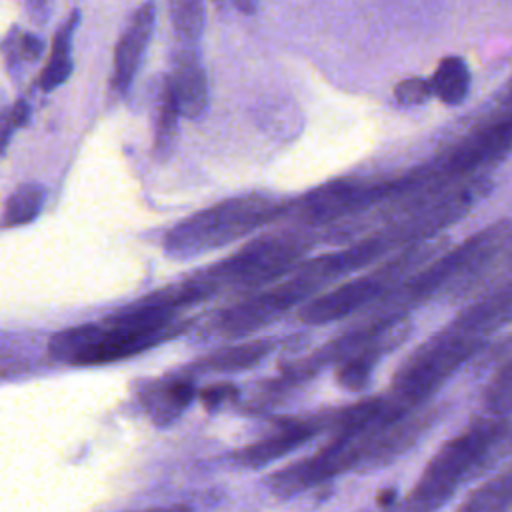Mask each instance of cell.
<instances>
[{
    "mask_svg": "<svg viewBox=\"0 0 512 512\" xmlns=\"http://www.w3.org/2000/svg\"><path fill=\"white\" fill-rule=\"evenodd\" d=\"M272 342L270 340H250V342H242L236 346H228L222 350H216L204 358H200L194 368L196 370H246L256 366L258 362H262L268 352L272 350Z\"/></svg>",
    "mask_w": 512,
    "mask_h": 512,
    "instance_id": "14",
    "label": "cell"
},
{
    "mask_svg": "<svg viewBox=\"0 0 512 512\" xmlns=\"http://www.w3.org/2000/svg\"><path fill=\"white\" fill-rule=\"evenodd\" d=\"M292 208L294 202L260 192L222 200L172 226L164 252L172 260L198 258L284 218Z\"/></svg>",
    "mask_w": 512,
    "mask_h": 512,
    "instance_id": "2",
    "label": "cell"
},
{
    "mask_svg": "<svg viewBox=\"0 0 512 512\" xmlns=\"http://www.w3.org/2000/svg\"><path fill=\"white\" fill-rule=\"evenodd\" d=\"M156 24V2L146 0L142 2L130 22L126 24L124 32L120 34L116 48H114V68H112V88L118 94H128L144 52L154 34Z\"/></svg>",
    "mask_w": 512,
    "mask_h": 512,
    "instance_id": "7",
    "label": "cell"
},
{
    "mask_svg": "<svg viewBox=\"0 0 512 512\" xmlns=\"http://www.w3.org/2000/svg\"><path fill=\"white\" fill-rule=\"evenodd\" d=\"M328 258V254H320L310 260H302L286 280L216 314L214 328L222 336H244L270 324L292 306L312 300L320 288L338 278Z\"/></svg>",
    "mask_w": 512,
    "mask_h": 512,
    "instance_id": "5",
    "label": "cell"
},
{
    "mask_svg": "<svg viewBox=\"0 0 512 512\" xmlns=\"http://www.w3.org/2000/svg\"><path fill=\"white\" fill-rule=\"evenodd\" d=\"M176 94L180 114L188 120H200L208 110V78L200 56V44L176 42L166 74Z\"/></svg>",
    "mask_w": 512,
    "mask_h": 512,
    "instance_id": "8",
    "label": "cell"
},
{
    "mask_svg": "<svg viewBox=\"0 0 512 512\" xmlns=\"http://www.w3.org/2000/svg\"><path fill=\"white\" fill-rule=\"evenodd\" d=\"M456 512H512V462L506 470L476 486Z\"/></svg>",
    "mask_w": 512,
    "mask_h": 512,
    "instance_id": "12",
    "label": "cell"
},
{
    "mask_svg": "<svg viewBox=\"0 0 512 512\" xmlns=\"http://www.w3.org/2000/svg\"><path fill=\"white\" fill-rule=\"evenodd\" d=\"M512 450V418L484 416L450 438L428 462L396 512H436L466 480L480 476Z\"/></svg>",
    "mask_w": 512,
    "mask_h": 512,
    "instance_id": "1",
    "label": "cell"
},
{
    "mask_svg": "<svg viewBox=\"0 0 512 512\" xmlns=\"http://www.w3.org/2000/svg\"><path fill=\"white\" fill-rule=\"evenodd\" d=\"M46 200V188L40 182H24L18 188H14L6 202L2 212V228H20L30 222H34Z\"/></svg>",
    "mask_w": 512,
    "mask_h": 512,
    "instance_id": "16",
    "label": "cell"
},
{
    "mask_svg": "<svg viewBox=\"0 0 512 512\" xmlns=\"http://www.w3.org/2000/svg\"><path fill=\"white\" fill-rule=\"evenodd\" d=\"M80 10H72L70 16L60 24V28L54 34L52 46H50V56L46 66L42 68L40 76H38V86L44 92H52L56 90L60 84H64L74 68L72 62V38L74 32L80 24Z\"/></svg>",
    "mask_w": 512,
    "mask_h": 512,
    "instance_id": "10",
    "label": "cell"
},
{
    "mask_svg": "<svg viewBox=\"0 0 512 512\" xmlns=\"http://www.w3.org/2000/svg\"><path fill=\"white\" fill-rule=\"evenodd\" d=\"M434 96L444 104H460L468 96L470 72L460 56H446L440 60L434 76L430 78Z\"/></svg>",
    "mask_w": 512,
    "mask_h": 512,
    "instance_id": "17",
    "label": "cell"
},
{
    "mask_svg": "<svg viewBox=\"0 0 512 512\" xmlns=\"http://www.w3.org/2000/svg\"><path fill=\"white\" fill-rule=\"evenodd\" d=\"M44 50H46V44L40 36L26 32L20 26H12L2 40L4 66L12 82H20L26 66L40 60Z\"/></svg>",
    "mask_w": 512,
    "mask_h": 512,
    "instance_id": "13",
    "label": "cell"
},
{
    "mask_svg": "<svg viewBox=\"0 0 512 512\" xmlns=\"http://www.w3.org/2000/svg\"><path fill=\"white\" fill-rule=\"evenodd\" d=\"M434 96L432 82L424 78H408L396 84L394 98L402 106H418L428 102Z\"/></svg>",
    "mask_w": 512,
    "mask_h": 512,
    "instance_id": "20",
    "label": "cell"
},
{
    "mask_svg": "<svg viewBox=\"0 0 512 512\" xmlns=\"http://www.w3.org/2000/svg\"><path fill=\"white\" fill-rule=\"evenodd\" d=\"M482 344L484 338L458 322L448 324L404 360L394 374L390 398L406 412L418 410Z\"/></svg>",
    "mask_w": 512,
    "mask_h": 512,
    "instance_id": "4",
    "label": "cell"
},
{
    "mask_svg": "<svg viewBox=\"0 0 512 512\" xmlns=\"http://www.w3.org/2000/svg\"><path fill=\"white\" fill-rule=\"evenodd\" d=\"M144 512H190V508L182 506V504H172V506H164V508H150Z\"/></svg>",
    "mask_w": 512,
    "mask_h": 512,
    "instance_id": "24",
    "label": "cell"
},
{
    "mask_svg": "<svg viewBox=\"0 0 512 512\" xmlns=\"http://www.w3.org/2000/svg\"><path fill=\"white\" fill-rule=\"evenodd\" d=\"M400 190V178L376 176H348L328 184H320L294 202V218L308 226H328L338 220L360 216L388 200Z\"/></svg>",
    "mask_w": 512,
    "mask_h": 512,
    "instance_id": "6",
    "label": "cell"
},
{
    "mask_svg": "<svg viewBox=\"0 0 512 512\" xmlns=\"http://www.w3.org/2000/svg\"><path fill=\"white\" fill-rule=\"evenodd\" d=\"M258 2L260 0H232L234 8L238 12H242V14H246V16H250V14H254L258 10Z\"/></svg>",
    "mask_w": 512,
    "mask_h": 512,
    "instance_id": "23",
    "label": "cell"
},
{
    "mask_svg": "<svg viewBox=\"0 0 512 512\" xmlns=\"http://www.w3.org/2000/svg\"><path fill=\"white\" fill-rule=\"evenodd\" d=\"M320 238L304 230H280L264 234L232 256L194 272L192 276L212 290L220 292H252L282 276H288L304 258V254Z\"/></svg>",
    "mask_w": 512,
    "mask_h": 512,
    "instance_id": "3",
    "label": "cell"
},
{
    "mask_svg": "<svg viewBox=\"0 0 512 512\" xmlns=\"http://www.w3.org/2000/svg\"><path fill=\"white\" fill-rule=\"evenodd\" d=\"M484 408L490 416L512 412V358L502 362L484 390Z\"/></svg>",
    "mask_w": 512,
    "mask_h": 512,
    "instance_id": "19",
    "label": "cell"
},
{
    "mask_svg": "<svg viewBox=\"0 0 512 512\" xmlns=\"http://www.w3.org/2000/svg\"><path fill=\"white\" fill-rule=\"evenodd\" d=\"M236 392H238V390H236L232 384H214V386H210V388H204V390L200 392V398H202V402H204L206 408L214 410V408L222 406L224 402H228L232 396H236Z\"/></svg>",
    "mask_w": 512,
    "mask_h": 512,
    "instance_id": "21",
    "label": "cell"
},
{
    "mask_svg": "<svg viewBox=\"0 0 512 512\" xmlns=\"http://www.w3.org/2000/svg\"><path fill=\"white\" fill-rule=\"evenodd\" d=\"M180 116L182 114H180L176 94L172 90V84H170L168 76H164L160 92H158L156 122H154V152L160 160H166L174 150Z\"/></svg>",
    "mask_w": 512,
    "mask_h": 512,
    "instance_id": "15",
    "label": "cell"
},
{
    "mask_svg": "<svg viewBox=\"0 0 512 512\" xmlns=\"http://www.w3.org/2000/svg\"><path fill=\"white\" fill-rule=\"evenodd\" d=\"M322 428V420H288L274 434L246 446L238 452V460L246 466H262L282 458L296 446L308 442Z\"/></svg>",
    "mask_w": 512,
    "mask_h": 512,
    "instance_id": "9",
    "label": "cell"
},
{
    "mask_svg": "<svg viewBox=\"0 0 512 512\" xmlns=\"http://www.w3.org/2000/svg\"><path fill=\"white\" fill-rule=\"evenodd\" d=\"M54 2L56 0H24L26 14L36 26H44L50 22L52 12H54Z\"/></svg>",
    "mask_w": 512,
    "mask_h": 512,
    "instance_id": "22",
    "label": "cell"
},
{
    "mask_svg": "<svg viewBox=\"0 0 512 512\" xmlns=\"http://www.w3.org/2000/svg\"><path fill=\"white\" fill-rule=\"evenodd\" d=\"M212 2H214L216 8H222V6H224V0H212Z\"/></svg>",
    "mask_w": 512,
    "mask_h": 512,
    "instance_id": "25",
    "label": "cell"
},
{
    "mask_svg": "<svg viewBox=\"0 0 512 512\" xmlns=\"http://www.w3.org/2000/svg\"><path fill=\"white\" fill-rule=\"evenodd\" d=\"M194 398V384L188 378H174L160 382L146 390L144 404L156 424L166 426L172 422Z\"/></svg>",
    "mask_w": 512,
    "mask_h": 512,
    "instance_id": "11",
    "label": "cell"
},
{
    "mask_svg": "<svg viewBox=\"0 0 512 512\" xmlns=\"http://www.w3.org/2000/svg\"><path fill=\"white\" fill-rule=\"evenodd\" d=\"M176 42L200 44L204 34V0H168Z\"/></svg>",
    "mask_w": 512,
    "mask_h": 512,
    "instance_id": "18",
    "label": "cell"
}]
</instances>
